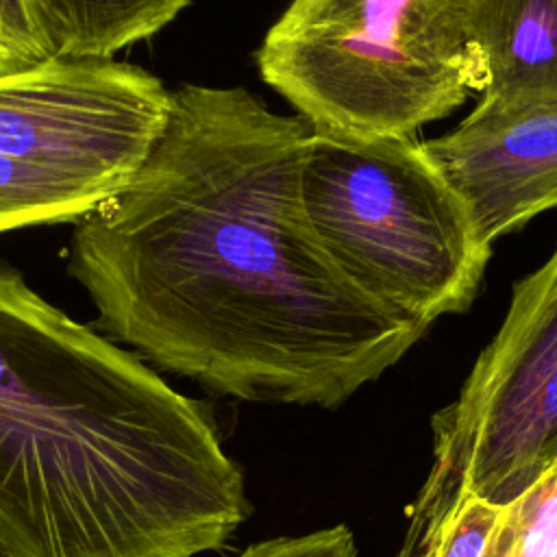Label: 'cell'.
Returning <instances> with one entry per match:
<instances>
[{
  "instance_id": "cell-3",
  "label": "cell",
  "mask_w": 557,
  "mask_h": 557,
  "mask_svg": "<svg viewBox=\"0 0 557 557\" xmlns=\"http://www.w3.org/2000/svg\"><path fill=\"white\" fill-rule=\"evenodd\" d=\"M255 59L313 133L346 141L418 135L487 85L459 0H292Z\"/></svg>"
},
{
  "instance_id": "cell-7",
  "label": "cell",
  "mask_w": 557,
  "mask_h": 557,
  "mask_svg": "<svg viewBox=\"0 0 557 557\" xmlns=\"http://www.w3.org/2000/svg\"><path fill=\"white\" fill-rule=\"evenodd\" d=\"M426 148L490 246L557 207V100L476 104Z\"/></svg>"
},
{
  "instance_id": "cell-9",
  "label": "cell",
  "mask_w": 557,
  "mask_h": 557,
  "mask_svg": "<svg viewBox=\"0 0 557 557\" xmlns=\"http://www.w3.org/2000/svg\"><path fill=\"white\" fill-rule=\"evenodd\" d=\"M54 57L113 59L165 28L189 0H28Z\"/></svg>"
},
{
  "instance_id": "cell-4",
  "label": "cell",
  "mask_w": 557,
  "mask_h": 557,
  "mask_svg": "<svg viewBox=\"0 0 557 557\" xmlns=\"http://www.w3.org/2000/svg\"><path fill=\"white\" fill-rule=\"evenodd\" d=\"M300 194L320 246L374 300L426 326L472 307L492 246L418 135L311 133Z\"/></svg>"
},
{
  "instance_id": "cell-6",
  "label": "cell",
  "mask_w": 557,
  "mask_h": 557,
  "mask_svg": "<svg viewBox=\"0 0 557 557\" xmlns=\"http://www.w3.org/2000/svg\"><path fill=\"white\" fill-rule=\"evenodd\" d=\"M431 431L396 557H422L463 498L507 507L557 463V248L513 283L500 329Z\"/></svg>"
},
{
  "instance_id": "cell-13",
  "label": "cell",
  "mask_w": 557,
  "mask_h": 557,
  "mask_svg": "<svg viewBox=\"0 0 557 557\" xmlns=\"http://www.w3.org/2000/svg\"><path fill=\"white\" fill-rule=\"evenodd\" d=\"M235 557H357L348 527L337 524L305 535H281L248 544Z\"/></svg>"
},
{
  "instance_id": "cell-14",
  "label": "cell",
  "mask_w": 557,
  "mask_h": 557,
  "mask_svg": "<svg viewBox=\"0 0 557 557\" xmlns=\"http://www.w3.org/2000/svg\"><path fill=\"white\" fill-rule=\"evenodd\" d=\"M0 557H4V555H2V553H0Z\"/></svg>"
},
{
  "instance_id": "cell-10",
  "label": "cell",
  "mask_w": 557,
  "mask_h": 557,
  "mask_svg": "<svg viewBox=\"0 0 557 557\" xmlns=\"http://www.w3.org/2000/svg\"><path fill=\"white\" fill-rule=\"evenodd\" d=\"M485 557H557V463L503 507Z\"/></svg>"
},
{
  "instance_id": "cell-2",
  "label": "cell",
  "mask_w": 557,
  "mask_h": 557,
  "mask_svg": "<svg viewBox=\"0 0 557 557\" xmlns=\"http://www.w3.org/2000/svg\"><path fill=\"white\" fill-rule=\"evenodd\" d=\"M250 511L207 405L0 268L4 557H198Z\"/></svg>"
},
{
  "instance_id": "cell-12",
  "label": "cell",
  "mask_w": 557,
  "mask_h": 557,
  "mask_svg": "<svg viewBox=\"0 0 557 557\" xmlns=\"http://www.w3.org/2000/svg\"><path fill=\"white\" fill-rule=\"evenodd\" d=\"M28 0H0V74L52 59Z\"/></svg>"
},
{
  "instance_id": "cell-5",
  "label": "cell",
  "mask_w": 557,
  "mask_h": 557,
  "mask_svg": "<svg viewBox=\"0 0 557 557\" xmlns=\"http://www.w3.org/2000/svg\"><path fill=\"white\" fill-rule=\"evenodd\" d=\"M172 89L115 59L52 57L0 74V235L78 222L163 133Z\"/></svg>"
},
{
  "instance_id": "cell-11",
  "label": "cell",
  "mask_w": 557,
  "mask_h": 557,
  "mask_svg": "<svg viewBox=\"0 0 557 557\" xmlns=\"http://www.w3.org/2000/svg\"><path fill=\"white\" fill-rule=\"evenodd\" d=\"M503 507L463 498L422 557H485Z\"/></svg>"
},
{
  "instance_id": "cell-1",
  "label": "cell",
  "mask_w": 557,
  "mask_h": 557,
  "mask_svg": "<svg viewBox=\"0 0 557 557\" xmlns=\"http://www.w3.org/2000/svg\"><path fill=\"white\" fill-rule=\"evenodd\" d=\"M311 126L246 87L185 83L135 176L76 222L67 272L98 329L246 403L333 409L426 324L359 289L302 209Z\"/></svg>"
},
{
  "instance_id": "cell-8",
  "label": "cell",
  "mask_w": 557,
  "mask_h": 557,
  "mask_svg": "<svg viewBox=\"0 0 557 557\" xmlns=\"http://www.w3.org/2000/svg\"><path fill=\"white\" fill-rule=\"evenodd\" d=\"M487 85L476 104L557 100V0H459Z\"/></svg>"
}]
</instances>
